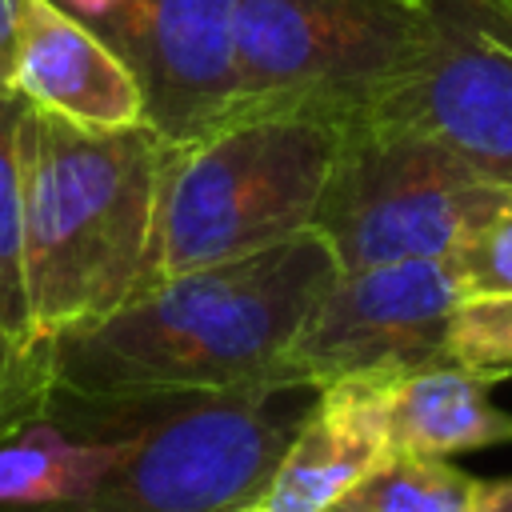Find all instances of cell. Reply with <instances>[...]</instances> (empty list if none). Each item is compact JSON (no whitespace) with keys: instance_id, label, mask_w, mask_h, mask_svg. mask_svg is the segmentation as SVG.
Here are the masks:
<instances>
[{"instance_id":"cell-1","label":"cell","mask_w":512,"mask_h":512,"mask_svg":"<svg viewBox=\"0 0 512 512\" xmlns=\"http://www.w3.org/2000/svg\"><path fill=\"white\" fill-rule=\"evenodd\" d=\"M336 260L316 232L180 272L48 348V420L116 428L144 412L280 384V360Z\"/></svg>"},{"instance_id":"cell-2","label":"cell","mask_w":512,"mask_h":512,"mask_svg":"<svg viewBox=\"0 0 512 512\" xmlns=\"http://www.w3.org/2000/svg\"><path fill=\"white\" fill-rule=\"evenodd\" d=\"M160 160L148 124L88 132L24 108V284L40 344L144 292Z\"/></svg>"},{"instance_id":"cell-3","label":"cell","mask_w":512,"mask_h":512,"mask_svg":"<svg viewBox=\"0 0 512 512\" xmlns=\"http://www.w3.org/2000/svg\"><path fill=\"white\" fill-rule=\"evenodd\" d=\"M344 128L324 116L276 112L164 148L144 288L312 232Z\"/></svg>"},{"instance_id":"cell-4","label":"cell","mask_w":512,"mask_h":512,"mask_svg":"<svg viewBox=\"0 0 512 512\" xmlns=\"http://www.w3.org/2000/svg\"><path fill=\"white\" fill-rule=\"evenodd\" d=\"M420 36V0H240L224 124L276 112L352 124L400 80Z\"/></svg>"},{"instance_id":"cell-5","label":"cell","mask_w":512,"mask_h":512,"mask_svg":"<svg viewBox=\"0 0 512 512\" xmlns=\"http://www.w3.org/2000/svg\"><path fill=\"white\" fill-rule=\"evenodd\" d=\"M508 188L512 184L480 176L412 128L352 120L312 232L328 244L340 272L396 260H448Z\"/></svg>"},{"instance_id":"cell-6","label":"cell","mask_w":512,"mask_h":512,"mask_svg":"<svg viewBox=\"0 0 512 512\" xmlns=\"http://www.w3.org/2000/svg\"><path fill=\"white\" fill-rule=\"evenodd\" d=\"M312 388H240L136 416L108 480L44 512H244L260 504Z\"/></svg>"},{"instance_id":"cell-7","label":"cell","mask_w":512,"mask_h":512,"mask_svg":"<svg viewBox=\"0 0 512 512\" xmlns=\"http://www.w3.org/2000/svg\"><path fill=\"white\" fill-rule=\"evenodd\" d=\"M360 120L412 128L512 184V16L492 0H424L412 64Z\"/></svg>"},{"instance_id":"cell-8","label":"cell","mask_w":512,"mask_h":512,"mask_svg":"<svg viewBox=\"0 0 512 512\" xmlns=\"http://www.w3.org/2000/svg\"><path fill=\"white\" fill-rule=\"evenodd\" d=\"M456 300L448 260L336 272L288 344L280 384L320 392L348 376H404L448 360L444 336Z\"/></svg>"},{"instance_id":"cell-9","label":"cell","mask_w":512,"mask_h":512,"mask_svg":"<svg viewBox=\"0 0 512 512\" xmlns=\"http://www.w3.org/2000/svg\"><path fill=\"white\" fill-rule=\"evenodd\" d=\"M240 0H132L104 44L136 72L164 148L212 136L236 92Z\"/></svg>"},{"instance_id":"cell-10","label":"cell","mask_w":512,"mask_h":512,"mask_svg":"<svg viewBox=\"0 0 512 512\" xmlns=\"http://www.w3.org/2000/svg\"><path fill=\"white\" fill-rule=\"evenodd\" d=\"M396 376H348L316 392L292 432L260 512H328L392 456L388 396Z\"/></svg>"},{"instance_id":"cell-11","label":"cell","mask_w":512,"mask_h":512,"mask_svg":"<svg viewBox=\"0 0 512 512\" xmlns=\"http://www.w3.org/2000/svg\"><path fill=\"white\" fill-rule=\"evenodd\" d=\"M12 88L28 108L88 132L144 124L136 72L52 0H24Z\"/></svg>"},{"instance_id":"cell-12","label":"cell","mask_w":512,"mask_h":512,"mask_svg":"<svg viewBox=\"0 0 512 512\" xmlns=\"http://www.w3.org/2000/svg\"><path fill=\"white\" fill-rule=\"evenodd\" d=\"M140 420L116 428H72L32 420L0 436V512H44L92 492L116 472Z\"/></svg>"},{"instance_id":"cell-13","label":"cell","mask_w":512,"mask_h":512,"mask_svg":"<svg viewBox=\"0 0 512 512\" xmlns=\"http://www.w3.org/2000/svg\"><path fill=\"white\" fill-rule=\"evenodd\" d=\"M496 376L436 360L396 376L388 396L392 452L452 456L488 444H512V412L488 400Z\"/></svg>"},{"instance_id":"cell-14","label":"cell","mask_w":512,"mask_h":512,"mask_svg":"<svg viewBox=\"0 0 512 512\" xmlns=\"http://www.w3.org/2000/svg\"><path fill=\"white\" fill-rule=\"evenodd\" d=\"M20 96H0V332L24 348H48L32 332L24 284V176H20Z\"/></svg>"},{"instance_id":"cell-15","label":"cell","mask_w":512,"mask_h":512,"mask_svg":"<svg viewBox=\"0 0 512 512\" xmlns=\"http://www.w3.org/2000/svg\"><path fill=\"white\" fill-rule=\"evenodd\" d=\"M480 480L444 456L392 452L328 512H472Z\"/></svg>"},{"instance_id":"cell-16","label":"cell","mask_w":512,"mask_h":512,"mask_svg":"<svg viewBox=\"0 0 512 512\" xmlns=\"http://www.w3.org/2000/svg\"><path fill=\"white\" fill-rule=\"evenodd\" d=\"M460 296H512V188L448 256Z\"/></svg>"},{"instance_id":"cell-17","label":"cell","mask_w":512,"mask_h":512,"mask_svg":"<svg viewBox=\"0 0 512 512\" xmlns=\"http://www.w3.org/2000/svg\"><path fill=\"white\" fill-rule=\"evenodd\" d=\"M48 348L24 352L0 332V436L48 416Z\"/></svg>"},{"instance_id":"cell-18","label":"cell","mask_w":512,"mask_h":512,"mask_svg":"<svg viewBox=\"0 0 512 512\" xmlns=\"http://www.w3.org/2000/svg\"><path fill=\"white\" fill-rule=\"evenodd\" d=\"M20 16L24 0H0V96H16V44H20Z\"/></svg>"},{"instance_id":"cell-19","label":"cell","mask_w":512,"mask_h":512,"mask_svg":"<svg viewBox=\"0 0 512 512\" xmlns=\"http://www.w3.org/2000/svg\"><path fill=\"white\" fill-rule=\"evenodd\" d=\"M56 8H64L68 16H76L80 24H88L100 40L116 28V20L124 16V8L132 4V0H52Z\"/></svg>"},{"instance_id":"cell-20","label":"cell","mask_w":512,"mask_h":512,"mask_svg":"<svg viewBox=\"0 0 512 512\" xmlns=\"http://www.w3.org/2000/svg\"><path fill=\"white\" fill-rule=\"evenodd\" d=\"M472 512H512V476H504V480H480Z\"/></svg>"},{"instance_id":"cell-21","label":"cell","mask_w":512,"mask_h":512,"mask_svg":"<svg viewBox=\"0 0 512 512\" xmlns=\"http://www.w3.org/2000/svg\"><path fill=\"white\" fill-rule=\"evenodd\" d=\"M492 4H496V8H504V12L512 16V0H492Z\"/></svg>"},{"instance_id":"cell-22","label":"cell","mask_w":512,"mask_h":512,"mask_svg":"<svg viewBox=\"0 0 512 512\" xmlns=\"http://www.w3.org/2000/svg\"><path fill=\"white\" fill-rule=\"evenodd\" d=\"M244 512H260V508H256V504H252V508H244Z\"/></svg>"},{"instance_id":"cell-23","label":"cell","mask_w":512,"mask_h":512,"mask_svg":"<svg viewBox=\"0 0 512 512\" xmlns=\"http://www.w3.org/2000/svg\"><path fill=\"white\" fill-rule=\"evenodd\" d=\"M420 4H424V0H420Z\"/></svg>"}]
</instances>
